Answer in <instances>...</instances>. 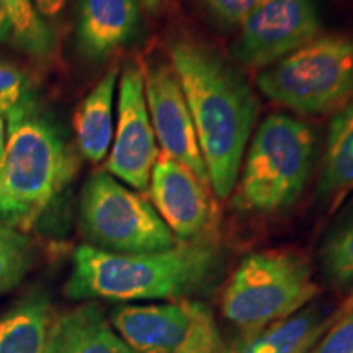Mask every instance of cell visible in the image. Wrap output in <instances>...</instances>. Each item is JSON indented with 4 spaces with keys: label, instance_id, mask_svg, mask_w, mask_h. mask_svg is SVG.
Wrapping results in <instances>:
<instances>
[{
    "label": "cell",
    "instance_id": "obj_17",
    "mask_svg": "<svg viewBox=\"0 0 353 353\" xmlns=\"http://www.w3.org/2000/svg\"><path fill=\"white\" fill-rule=\"evenodd\" d=\"M327 321L316 309L286 317L262 329L247 332L228 353H309L317 337L327 329Z\"/></svg>",
    "mask_w": 353,
    "mask_h": 353
},
{
    "label": "cell",
    "instance_id": "obj_27",
    "mask_svg": "<svg viewBox=\"0 0 353 353\" xmlns=\"http://www.w3.org/2000/svg\"><path fill=\"white\" fill-rule=\"evenodd\" d=\"M12 39V21L3 2L0 0V43Z\"/></svg>",
    "mask_w": 353,
    "mask_h": 353
},
{
    "label": "cell",
    "instance_id": "obj_23",
    "mask_svg": "<svg viewBox=\"0 0 353 353\" xmlns=\"http://www.w3.org/2000/svg\"><path fill=\"white\" fill-rule=\"evenodd\" d=\"M32 95L34 90L23 70L0 57V117L7 118Z\"/></svg>",
    "mask_w": 353,
    "mask_h": 353
},
{
    "label": "cell",
    "instance_id": "obj_12",
    "mask_svg": "<svg viewBox=\"0 0 353 353\" xmlns=\"http://www.w3.org/2000/svg\"><path fill=\"white\" fill-rule=\"evenodd\" d=\"M193 301L114 309L110 324L134 353H174L192 325Z\"/></svg>",
    "mask_w": 353,
    "mask_h": 353
},
{
    "label": "cell",
    "instance_id": "obj_20",
    "mask_svg": "<svg viewBox=\"0 0 353 353\" xmlns=\"http://www.w3.org/2000/svg\"><path fill=\"white\" fill-rule=\"evenodd\" d=\"M32 262V241L19 228L0 223V294L23 280Z\"/></svg>",
    "mask_w": 353,
    "mask_h": 353
},
{
    "label": "cell",
    "instance_id": "obj_4",
    "mask_svg": "<svg viewBox=\"0 0 353 353\" xmlns=\"http://www.w3.org/2000/svg\"><path fill=\"white\" fill-rule=\"evenodd\" d=\"M312 128L288 114L265 118L245 151L236 205L250 213H276L298 200L316 161Z\"/></svg>",
    "mask_w": 353,
    "mask_h": 353
},
{
    "label": "cell",
    "instance_id": "obj_8",
    "mask_svg": "<svg viewBox=\"0 0 353 353\" xmlns=\"http://www.w3.org/2000/svg\"><path fill=\"white\" fill-rule=\"evenodd\" d=\"M321 28L314 0H263L239 25L232 56L247 68H270L317 38Z\"/></svg>",
    "mask_w": 353,
    "mask_h": 353
},
{
    "label": "cell",
    "instance_id": "obj_29",
    "mask_svg": "<svg viewBox=\"0 0 353 353\" xmlns=\"http://www.w3.org/2000/svg\"><path fill=\"white\" fill-rule=\"evenodd\" d=\"M350 311H353V288H352L350 293H348V296L345 298V301H343L342 307L339 309V312H337V314H335V316L347 314V312H350Z\"/></svg>",
    "mask_w": 353,
    "mask_h": 353
},
{
    "label": "cell",
    "instance_id": "obj_16",
    "mask_svg": "<svg viewBox=\"0 0 353 353\" xmlns=\"http://www.w3.org/2000/svg\"><path fill=\"white\" fill-rule=\"evenodd\" d=\"M350 192H353V99L339 108L330 123L317 185V195L327 205H337Z\"/></svg>",
    "mask_w": 353,
    "mask_h": 353
},
{
    "label": "cell",
    "instance_id": "obj_6",
    "mask_svg": "<svg viewBox=\"0 0 353 353\" xmlns=\"http://www.w3.org/2000/svg\"><path fill=\"white\" fill-rule=\"evenodd\" d=\"M260 92L301 114H325L353 99V38L317 37L257 77Z\"/></svg>",
    "mask_w": 353,
    "mask_h": 353
},
{
    "label": "cell",
    "instance_id": "obj_24",
    "mask_svg": "<svg viewBox=\"0 0 353 353\" xmlns=\"http://www.w3.org/2000/svg\"><path fill=\"white\" fill-rule=\"evenodd\" d=\"M309 353H353V311L334 316V324Z\"/></svg>",
    "mask_w": 353,
    "mask_h": 353
},
{
    "label": "cell",
    "instance_id": "obj_25",
    "mask_svg": "<svg viewBox=\"0 0 353 353\" xmlns=\"http://www.w3.org/2000/svg\"><path fill=\"white\" fill-rule=\"evenodd\" d=\"M201 6L226 26H239L263 0H200Z\"/></svg>",
    "mask_w": 353,
    "mask_h": 353
},
{
    "label": "cell",
    "instance_id": "obj_11",
    "mask_svg": "<svg viewBox=\"0 0 353 353\" xmlns=\"http://www.w3.org/2000/svg\"><path fill=\"white\" fill-rule=\"evenodd\" d=\"M149 193L152 206L179 241L200 239L211 226L213 203L208 185L164 152L159 154L154 164Z\"/></svg>",
    "mask_w": 353,
    "mask_h": 353
},
{
    "label": "cell",
    "instance_id": "obj_26",
    "mask_svg": "<svg viewBox=\"0 0 353 353\" xmlns=\"http://www.w3.org/2000/svg\"><path fill=\"white\" fill-rule=\"evenodd\" d=\"M69 0H32L33 7L43 19H56L68 6Z\"/></svg>",
    "mask_w": 353,
    "mask_h": 353
},
{
    "label": "cell",
    "instance_id": "obj_2",
    "mask_svg": "<svg viewBox=\"0 0 353 353\" xmlns=\"http://www.w3.org/2000/svg\"><path fill=\"white\" fill-rule=\"evenodd\" d=\"M219 249L208 241L179 242L149 254H113L77 247L64 285L70 299H180L205 286L218 272Z\"/></svg>",
    "mask_w": 353,
    "mask_h": 353
},
{
    "label": "cell",
    "instance_id": "obj_3",
    "mask_svg": "<svg viewBox=\"0 0 353 353\" xmlns=\"http://www.w3.org/2000/svg\"><path fill=\"white\" fill-rule=\"evenodd\" d=\"M7 141L0 167V223L32 226L77 174L74 145L37 95L6 118Z\"/></svg>",
    "mask_w": 353,
    "mask_h": 353
},
{
    "label": "cell",
    "instance_id": "obj_28",
    "mask_svg": "<svg viewBox=\"0 0 353 353\" xmlns=\"http://www.w3.org/2000/svg\"><path fill=\"white\" fill-rule=\"evenodd\" d=\"M6 141H7V120L0 117V167L3 162V154H6Z\"/></svg>",
    "mask_w": 353,
    "mask_h": 353
},
{
    "label": "cell",
    "instance_id": "obj_9",
    "mask_svg": "<svg viewBox=\"0 0 353 353\" xmlns=\"http://www.w3.org/2000/svg\"><path fill=\"white\" fill-rule=\"evenodd\" d=\"M157 157V139L145 103L143 69L136 63H128L120 79L117 132L110 148L107 172L130 188L144 192Z\"/></svg>",
    "mask_w": 353,
    "mask_h": 353
},
{
    "label": "cell",
    "instance_id": "obj_10",
    "mask_svg": "<svg viewBox=\"0 0 353 353\" xmlns=\"http://www.w3.org/2000/svg\"><path fill=\"white\" fill-rule=\"evenodd\" d=\"M143 76L149 118L162 152L188 167L203 183L210 185L195 125L170 63L151 61Z\"/></svg>",
    "mask_w": 353,
    "mask_h": 353
},
{
    "label": "cell",
    "instance_id": "obj_7",
    "mask_svg": "<svg viewBox=\"0 0 353 353\" xmlns=\"http://www.w3.org/2000/svg\"><path fill=\"white\" fill-rule=\"evenodd\" d=\"M79 224L88 245L113 254L159 252L182 242L151 201L108 172H95L83 185Z\"/></svg>",
    "mask_w": 353,
    "mask_h": 353
},
{
    "label": "cell",
    "instance_id": "obj_5",
    "mask_svg": "<svg viewBox=\"0 0 353 353\" xmlns=\"http://www.w3.org/2000/svg\"><path fill=\"white\" fill-rule=\"evenodd\" d=\"M319 293L307 259L290 249L247 255L221 294V312L247 332L296 314Z\"/></svg>",
    "mask_w": 353,
    "mask_h": 353
},
{
    "label": "cell",
    "instance_id": "obj_13",
    "mask_svg": "<svg viewBox=\"0 0 353 353\" xmlns=\"http://www.w3.org/2000/svg\"><path fill=\"white\" fill-rule=\"evenodd\" d=\"M139 17V0H79L77 50L90 61L107 59L131 41Z\"/></svg>",
    "mask_w": 353,
    "mask_h": 353
},
{
    "label": "cell",
    "instance_id": "obj_22",
    "mask_svg": "<svg viewBox=\"0 0 353 353\" xmlns=\"http://www.w3.org/2000/svg\"><path fill=\"white\" fill-rule=\"evenodd\" d=\"M174 353H221L219 332L213 314L205 304L195 303L187 337Z\"/></svg>",
    "mask_w": 353,
    "mask_h": 353
},
{
    "label": "cell",
    "instance_id": "obj_30",
    "mask_svg": "<svg viewBox=\"0 0 353 353\" xmlns=\"http://www.w3.org/2000/svg\"><path fill=\"white\" fill-rule=\"evenodd\" d=\"M141 2H143V6H144L145 8H148V10L156 12V10H159V8H161L162 6H164L165 0H141Z\"/></svg>",
    "mask_w": 353,
    "mask_h": 353
},
{
    "label": "cell",
    "instance_id": "obj_15",
    "mask_svg": "<svg viewBox=\"0 0 353 353\" xmlns=\"http://www.w3.org/2000/svg\"><path fill=\"white\" fill-rule=\"evenodd\" d=\"M117 82L118 68H112L88 92L74 118L77 149L92 164L103 161L112 148Z\"/></svg>",
    "mask_w": 353,
    "mask_h": 353
},
{
    "label": "cell",
    "instance_id": "obj_14",
    "mask_svg": "<svg viewBox=\"0 0 353 353\" xmlns=\"http://www.w3.org/2000/svg\"><path fill=\"white\" fill-rule=\"evenodd\" d=\"M44 353H134L99 304L85 303L52 321Z\"/></svg>",
    "mask_w": 353,
    "mask_h": 353
},
{
    "label": "cell",
    "instance_id": "obj_19",
    "mask_svg": "<svg viewBox=\"0 0 353 353\" xmlns=\"http://www.w3.org/2000/svg\"><path fill=\"white\" fill-rule=\"evenodd\" d=\"M12 21V39L33 57H48L56 48L54 32L37 12L32 0H2Z\"/></svg>",
    "mask_w": 353,
    "mask_h": 353
},
{
    "label": "cell",
    "instance_id": "obj_1",
    "mask_svg": "<svg viewBox=\"0 0 353 353\" xmlns=\"http://www.w3.org/2000/svg\"><path fill=\"white\" fill-rule=\"evenodd\" d=\"M169 57L195 125L210 187L224 200L239 179L257 120V99L239 70L208 44L175 38Z\"/></svg>",
    "mask_w": 353,
    "mask_h": 353
},
{
    "label": "cell",
    "instance_id": "obj_21",
    "mask_svg": "<svg viewBox=\"0 0 353 353\" xmlns=\"http://www.w3.org/2000/svg\"><path fill=\"white\" fill-rule=\"evenodd\" d=\"M321 267L334 286L353 281V216L327 237L321 249Z\"/></svg>",
    "mask_w": 353,
    "mask_h": 353
},
{
    "label": "cell",
    "instance_id": "obj_18",
    "mask_svg": "<svg viewBox=\"0 0 353 353\" xmlns=\"http://www.w3.org/2000/svg\"><path fill=\"white\" fill-rule=\"evenodd\" d=\"M52 307L43 293H33L0 316V353H44Z\"/></svg>",
    "mask_w": 353,
    "mask_h": 353
}]
</instances>
